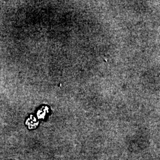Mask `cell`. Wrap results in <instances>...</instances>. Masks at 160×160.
<instances>
[{"label": "cell", "instance_id": "obj_1", "mask_svg": "<svg viewBox=\"0 0 160 160\" xmlns=\"http://www.w3.org/2000/svg\"><path fill=\"white\" fill-rule=\"evenodd\" d=\"M14 160V159H7V160Z\"/></svg>", "mask_w": 160, "mask_h": 160}]
</instances>
